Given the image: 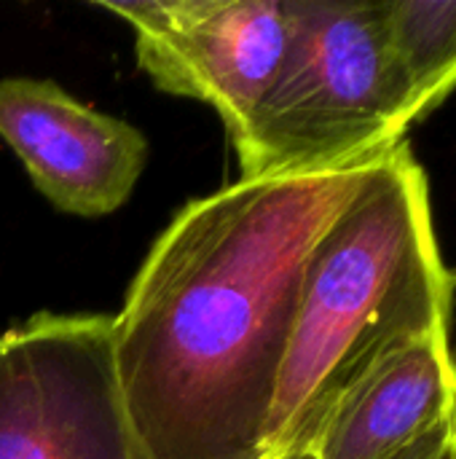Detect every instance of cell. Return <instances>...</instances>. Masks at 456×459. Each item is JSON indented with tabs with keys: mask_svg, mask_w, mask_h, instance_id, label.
Wrapping results in <instances>:
<instances>
[{
	"mask_svg": "<svg viewBox=\"0 0 456 459\" xmlns=\"http://www.w3.org/2000/svg\"><path fill=\"white\" fill-rule=\"evenodd\" d=\"M376 161L239 180L159 234L113 317L116 379L145 457L263 459L306 258Z\"/></svg>",
	"mask_w": 456,
	"mask_h": 459,
	"instance_id": "obj_1",
	"label": "cell"
},
{
	"mask_svg": "<svg viewBox=\"0 0 456 459\" xmlns=\"http://www.w3.org/2000/svg\"><path fill=\"white\" fill-rule=\"evenodd\" d=\"M454 288L425 167L400 143L371 167L306 258L263 457L312 452L333 406L384 350L452 323Z\"/></svg>",
	"mask_w": 456,
	"mask_h": 459,
	"instance_id": "obj_2",
	"label": "cell"
},
{
	"mask_svg": "<svg viewBox=\"0 0 456 459\" xmlns=\"http://www.w3.org/2000/svg\"><path fill=\"white\" fill-rule=\"evenodd\" d=\"M411 124L382 3L290 0L280 70L231 143L242 180L301 178L376 161Z\"/></svg>",
	"mask_w": 456,
	"mask_h": 459,
	"instance_id": "obj_3",
	"label": "cell"
},
{
	"mask_svg": "<svg viewBox=\"0 0 456 459\" xmlns=\"http://www.w3.org/2000/svg\"><path fill=\"white\" fill-rule=\"evenodd\" d=\"M0 459H148L116 379L113 317L40 312L0 331Z\"/></svg>",
	"mask_w": 456,
	"mask_h": 459,
	"instance_id": "obj_4",
	"label": "cell"
},
{
	"mask_svg": "<svg viewBox=\"0 0 456 459\" xmlns=\"http://www.w3.org/2000/svg\"><path fill=\"white\" fill-rule=\"evenodd\" d=\"M134 30V54L169 94L207 102L228 137L271 86L290 38V0H102Z\"/></svg>",
	"mask_w": 456,
	"mask_h": 459,
	"instance_id": "obj_5",
	"label": "cell"
},
{
	"mask_svg": "<svg viewBox=\"0 0 456 459\" xmlns=\"http://www.w3.org/2000/svg\"><path fill=\"white\" fill-rule=\"evenodd\" d=\"M0 140L56 210L83 218L116 212L148 161L140 129L46 78L0 81Z\"/></svg>",
	"mask_w": 456,
	"mask_h": 459,
	"instance_id": "obj_6",
	"label": "cell"
},
{
	"mask_svg": "<svg viewBox=\"0 0 456 459\" xmlns=\"http://www.w3.org/2000/svg\"><path fill=\"white\" fill-rule=\"evenodd\" d=\"M456 409L452 323L384 350L341 395L312 452L317 459H390Z\"/></svg>",
	"mask_w": 456,
	"mask_h": 459,
	"instance_id": "obj_7",
	"label": "cell"
},
{
	"mask_svg": "<svg viewBox=\"0 0 456 459\" xmlns=\"http://www.w3.org/2000/svg\"><path fill=\"white\" fill-rule=\"evenodd\" d=\"M382 11L414 118L422 121L456 91V0H395Z\"/></svg>",
	"mask_w": 456,
	"mask_h": 459,
	"instance_id": "obj_8",
	"label": "cell"
},
{
	"mask_svg": "<svg viewBox=\"0 0 456 459\" xmlns=\"http://www.w3.org/2000/svg\"><path fill=\"white\" fill-rule=\"evenodd\" d=\"M390 459H456V409L435 430Z\"/></svg>",
	"mask_w": 456,
	"mask_h": 459,
	"instance_id": "obj_9",
	"label": "cell"
},
{
	"mask_svg": "<svg viewBox=\"0 0 456 459\" xmlns=\"http://www.w3.org/2000/svg\"><path fill=\"white\" fill-rule=\"evenodd\" d=\"M263 459H317L314 452H290V455H277V457H263Z\"/></svg>",
	"mask_w": 456,
	"mask_h": 459,
	"instance_id": "obj_10",
	"label": "cell"
}]
</instances>
